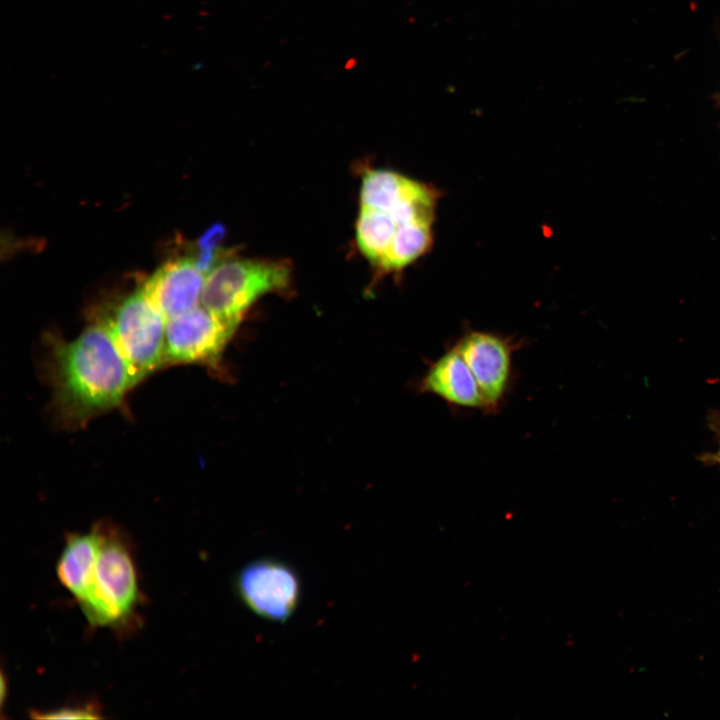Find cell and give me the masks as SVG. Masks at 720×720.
<instances>
[{"label": "cell", "instance_id": "cell-1", "mask_svg": "<svg viewBox=\"0 0 720 720\" xmlns=\"http://www.w3.org/2000/svg\"><path fill=\"white\" fill-rule=\"evenodd\" d=\"M47 375L60 424L80 428L121 404L140 382L102 320L72 341L48 342Z\"/></svg>", "mask_w": 720, "mask_h": 720}, {"label": "cell", "instance_id": "cell-2", "mask_svg": "<svg viewBox=\"0 0 720 720\" xmlns=\"http://www.w3.org/2000/svg\"><path fill=\"white\" fill-rule=\"evenodd\" d=\"M99 551L94 584L80 603L93 626H116L133 613L139 599L136 567L124 536L116 528L97 524Z\"/></svg>", "mask_w": 720, "mask_h": 720}, {"label": "cell", "instance_id": "cell-3", "mask_svg": "<svg viewBox=\"0 0 720 720\" xmlns=\"http://www.w3.org/2000/svg\"><path fill=\"white\" fill-rule=\"evenodd\" d=\"M291 274L290 264L282 260H223L206 275L201 305L224 319L240 323L258 298L286 290Z\"/></svg>", "mask_w": 720, "mask_h": 720}, {"label": "cell", "instance_id": "cell-4", "mask_svg": "<svg viewBox=\"0 0 720 720\" xmlns=\"http://www.w3.org/2000/svg\"><path fill=\"white\" fill-rule=\"evenodd\" d=\"M100 320L140 381L164 366L166 319L141 289Z\"/></svg>", "mask_w": 720, "mask_h": 720}, {"label": "cell", "instance_id": "cell-5", "mask_svg": "<svg viewBox=\"0 0 720 720\" xmlns=\"http://www.w3.org/2000/svg\"><path fill=\"white\" fill-rule=\"evenodd\" d=\"M234 589L255 615L272 622H286L301 599L300 578L293 567L274 558H260L243 566Z\"/></svg>", "mask_w": 720, "mask_h": 720}, {"label": "cell", "instance_id": "cell-6", "mask_svg": "<svg viewBox=\"0 0 720 720\" xmlns=\"http://www.w3.org/2000/svg\"><path fill=\"white\" fill-rule=\"evenodd\" d=\"M239 323L224 319L201 304L166 321L164 366L219 361Z\"/></svg>", "mask_w": 720, "mask_h": 720}, {"label": "cell", "instance_id": "cell-7", "mask_svg": "<svg viewBox=\"0 0 720 720\" xmlns=\"http://www.w3.org/2000/svg\"><path fill=\"white\" fill-rule=\"evenodd\" d=\"M454 347L471 370L484 398L486 411H496L511 386L514 344L497 334L469 331Z\"/></svg>", "mask_w": 720, "mask_h": 720}, {"label": "cell", "instance_id": "cell-8", "mask_svg": "<svg viewBox=\"0 0 720 720\" xmlns=\"http://www.w3.org/2000/svg\"><path fill=\"white\" fill-rule=\"evenodd\" d=\"M206 275L195 258L181 257L163 264L141 290L167 321L201 304Z\"/></svg>", "mask_w": 720, "mask_h": 720}, {"label": "cell", "instance_id": "cell-9", "mask_svg": "<svg viewBox=\"0 0 720 720\" xmlns=\"http://www.w3.org/2000/svg\"><path fill=\"white\" fill-rule=\"evenodd\" d=\"M421 389L436 395L450 406L486 410L480 388L454 346L430 365L421 381Z\"/></svg>", "mask_w": 720, "mask_h": 720}, {"label": "cell", "instance_id": "cell-10", "mask_svg": "<svg viewBox=\"0 0 720 720\" xmlns=\"http://www.w3.org/2000/svg\"><path fill=\"white\" fill-rule=\"evenodd\" d=\"M99 532L72 533L66 538L56 571L61 584L82 603L90 594L99 551Z\"/></svg>", "mask_w": 720, "mask_h": 720}, {"label": "cell", "instance_id": "cell-11", "mask_svg": "<svg viewBox=\"0 0 720 720\" xmlns=\"http://www.w3.org/2000/svg\"><path fill=\"white\" fill-rule=\"evenodd\" d=\"M399 224L388 212L361 208L356 222V242L360 252L377 266L386 255Z\"/></svg>", "mask_w": 720, "mask_h": 720}, {"label": "cell", "instance_id": "cell-12", "mask_svg": "<svg viewBox=\"0 0 720 720\" xmlns=\"http://www.w3.org/2000/svg\"><path fill=\"white\" fill-rule=\"evenodd\" d=\"M413 180L386 169H368L362 176L360 208L388 213L398 205Z\"/></svg>", "mask_w": 720, "mask_h": 720}, {"label": "cell", "instance_id": "cell-13", "mask_svg": "<svg viewBox=\"0 0 720 720\" xmlns=\"http://www.w3.org/2000/svg\"><path fill=\"white\" fill-rule=\"evenodd\" d=\"M431 240V223L411 222L399 225L378 267L384 271H395L405 267L425 253L430 247Z\"/></svg>", "mask_w": 720, "mask_h": 720}, {"label": "cell", "instance_id": "cell-14", "mask_svg": "<svg viewBox=\"0 0 720 720\" xmlns=\"http://www.w3.org/2000/svg\"><path fill=\"white\" fill-rule=\"evenodd\" d=\"M224 227L220 224L210 227L198 240V266L207 274L220 257V242L224 237Z\"/></svg>", "mask_w": 720, "mask_h": 720}, {"label": "cell", "instance_id": "cell-15", "mask_svg": "<svg viewBox=\"0 0 720 720\" xmlns=\"http://www.w3.org/2000/svg\"><path fill=\"white\" fill-rule=\"evenodd\" d=\"M36 719H95L100 718L98 711L92 705L80 707H63L45 712H33Z\"/></svg>", "mask_w": 720, "mask_h": 720}, {"label": "cell", "instance_id": "cell-16", "mask_svg": "<svg viewBox=\"0 0 720 720\" xmlns=\"http://www.w3.org/2000/svg\"><path fill=\"white\" fill-rule=\"evenodd\" d=\"M717 424V433L719 436V449L718 451L711 456V459H713L715 462L720 464V420L716 423Z\"/></svg>", "mask_w": 720, "mask_h": 720}]
</instances>
